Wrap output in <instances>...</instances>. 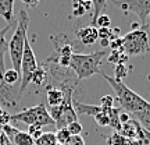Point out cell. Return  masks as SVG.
<instances>
[{
  "label": "cell",
  "mask_w": 150,
  "mask_h": 145,
  "mask_svg": "<svg viewBox=\"0 0 150 145\" xmlns=\"http://www.w3.org/2000/svg\"><path fill=\"white\" fill-rule=\"evenodd\" d=\"M76 38L82 45H86V46H91L95 42H97V28L93 27V25H86V27H82L76 31Z\"/></svg>",
  "instance_id": "obj_10"
},
{
  "label": "cell",
  "mask_w": 150,
  "mask_h": 145,
  "mask_svg": "<svg viewBox=\"0 0 150 145\" xmlns=\"http://www.w3.org/2000/svg\"><path fill=\"white\" fill-rule=\"evenodd\" d=\"M11 28V24H7L3 29H0V80L6 71V63H4V56L7 53L8 49V42L6 39V34L8 32V29Z\"/></svg>",
  "instance_id": "obj_11"
},
{
  "label": "cell",
  "mask_w": 150,
  "mask_h": 145,
  "mask_svg": "<svg viewBox=\"0 0 150 145\" xmlns=\"http://www.w3.org/2000/svg\"><path fill=\"white\" fill-rule=\"evenodd\" d=\"M54 135H56V140H57L59 145H64L67 141L70 140V137H71V134L68 133V130H67V129L57 130V131L54 133Z\"/></svg>",
  "instance_id": "obj_26"
},
{
  "label": "cell",
  "mask_w": 150,
  "mask_h": 145,
  "mask_svg": "<svg viewBox=\"0 0 150 145\" xmlns=\"http://www.w3.org/2000/svg\"><path fill=\"white\" fill-rule=\"evenodd\" d=\"M14 1L16 0H0V17L11 24L14 20Z\"/></svg>",
  "instance_id": "obj_14"
},
{
  "label": "cell",
  "mask_w": 150,
  "mask_h": 145,
  "mask_svg": "<svg viewBox=\"0 0 150 145\" xmlns=\"http://www.w3.org/2000/svg\"><path fill=\"white\" fill-rule=\"evenodd\" d=\"M118 134H121L122 137H127L129 140H139L140 134H142V127L140 124L135 120V119H131L128 123L121 124V129L120 131H117Z\"/></svg>",
  "instance_id": "obj_9"
},
{
  "label": "cell",
  "mask_w": 150,
  "mask_h": 145,
  "mask_svg": "<svg viewBox=\"0 0 150 145\" xmlns=\"http://www.w3.org/2000/svg\"><path fill=\"white\" fill-rule=\"evenodd\" d=\"M120 113L121 110L118 108H111L107 109V114H108V120H110V127L114 129V131H120L121 129V123H120Z\"/></svg>",
  "instance_id": "obj_18"
},
{
  "label": "cell",
  "mask_w": 150,
  "mask_h": 145,
  "mask_svg": "<svg viewBox=\"0 0 150 145\" xmlns=\"http://www.w3.org/2000/svg\"><path fill=\"white\" fill-rule=\"evenodd\" d=\"M92 3H86L83 0H72V13H74L75 17H81L83 16L86 11L89 10Z\"/></svg>",
  "instance_id": "obj_20"
},
{
  "label": "cell",
  "mask_w": 150,
  "mask_h": 145,
  "mask_svg": "<svg viewBox=\"0 0 150 145\" xmlns=\"http://www.w3.org/2000/svg\"><path fill=\"white\" fill-rule=\"evenodd\" d=\"M131 119H132V116H131L128 112H121V113H120V123H121V124L128 123Z\"/></svg>",
  "instance_id": "obj_34"
},
{
  "label": "cell",
  "mask_w": 150,
  "mask_h": 145,
  "mask_svg": "<svg viewBox=\"0 0 150 145\" xmlns=\"http://www.w3.org/2000/svg\"><path fill=\"white\" fill-rule=\"evenodd\" d=\"M100 74L114 89L118 102L121 105V108L124 109V112H128L129 114H132V113L139 112V110H150V102H147L145 98L138 95L135 91L129 89L122 81L115 80L114 77H110L103 71H100Z\"/></svg>",
  "instance_id": "obj_1"
},
{
  "label": "cell",
  "mask_w": 150,
  "mask_h": 145,
  "mask_svg": "<svg viewBox=\"0 0 150 145\" xmlns=\"http://www.w3.org/2000/svg\"><path fill=\"white\" fill-rule=\"evenodd\" d=\"M107 52H95V53H74L71 56L70 70L74 71L78 80H85L92 75L100 73L103 56H107Z\"/></svg>",
  "instance_id": "obj_3"
},
{
  "label": "cell",
  "mask_w": 150,
  "mask_h": 145,
  "mask_svg": "<svg viewBox=\"0 0 150 145\" xmlns=\"http://www.w3.org/2000/svg\"><path fill=\"white\" fill-rule=\"evenodd\" d=\"M114 101L115 99L111 95H106V96H103L100 99V106L103 109H111V108H114Z\"/></svg>",
  "instance_id": "obj_30"
},
{
  "label": "cell",
  "mask_w": 150,
  "mask_h": 145,
  "mask_svg": "<svg viewBox=\"0 0 150 145\" xmlns=\"http://www.w3.org/2000/svg\"><path fill=\"white\" fill-rule=\"evenodd\" d=\"M112 3L122 11L132 13L142 22V27L147 28L150 17V0H112Z\"/></svg>",
  "instance_id": "obj_7"
},
{
  "label": "cell",
  "mask_w": 150,
  "mask_h": 145,
  "mask_svg": "<svg viewBox=\"0 0 150 145\" xmlns=\"http://www.w3.org/2000/svg\"><path fill=\"white\" fill-rule=\"evenodd\" d=\"M11 121H14V123H24L27 124L28 127L29 126L43 127V126L54 124L53 119L50 117L49 110L46 109V106L43 103H39V105L32 106V108H28L20 113H16V114H11Z\"/></svg>",
  "instance_id": "obj_5"
},
{
  "label": "cell",
  "mask_w": 150,
  "mask_h": 145,
  "mask_svg": "<svg viewBox=\"0 0 150 145\" xmlns=\"http://www.w3.org/2000/svg\"><path fill=\"white\" fill-rule=\"evenodd\" d=\"M28 27H29L28 13L24 9H21L18 13L17 28L8 42V49H7L11 63H13V69L18 73L21 71V59L22 53H24V48H25V42L28 39Z\"/></svg>",
  "instance_id": "obj_2"
},
{
  "label": "cell",
  "mask_w": 150,
  "mask_h": 145,
  "mask_svg": "<svg viewBox=\"0 0 150 145\" xmlns=\"http://www.w3.org/2000/svg\"><path fill=\"white\" fill-rule=\"evenodd\" d=\"M1 81L4 84H7V85H14L18 81H21V74L18 71H16L14 69H8V70L4 71V74L1 77Z\"/></svg>",
  "instance_id": "obj_19"
},
{
  "label": "cell",
  "mask_w": 150,
  "mask_h": 145,
  "mask_svg": "<svg viewBox=\"0 0 150 145\" xmlns=\"http://www.w3.org/2000/svg\"><path fill=\"white\" fill-rule=\"evenodd\" d=\"M107 145H139V141L129 140L127 137H122L121 134H118L117 131H114L107 138Z\"/></svg>",
  "instance_id": "obj_15"
},
{
  "label": "cell",
  "mask_w": 150,
  "mask_h": 145,
  "mask_svg": "<svg viewBox=\"0 0 150 145\" xmlns=\"http://www.w3.org/2000/svg\"><path fill=\"white\" fill-rule=\"evenodd\" d=\"M129 69L127 67V64H117L114 67V78L118 81H122L127 75H128Z\"/></svg>",
  "instance_id": "obj_25"
},
{
  "label": "cell",
  "mask_w": 150,
  "mask_h": 145,
  "mask_svg": "<svg viewBox=\"0 0 150 145\" xmlns=\"http://www.w3.org/2000/svg\"><path fill=\"white\" fill-rule=\"evenodd\" d=\"M46 78H47V70L45 67H42V66H38V69L32 74V81L31 82L35 84V85H42L43 82L46 81Z\"/></svg>",
  "instance_id": "obj_21"
},
{
  "label": "cell",
  "mask_w": 150,
  "mask_h": 145,
  "mask_svg": "<svg viewBox=\"0 0 150 145\" xmlns=\"http://www.w3.org/2000/svg\"><path fill=\"white\" fill-rule=\"evenodd\" d=\"M138 141H139V145H150V133L142 129V134Z\"/></svg>",
  "instance_id": "obj_33"
},
{
  "label": "cell",
  "mask_w": 150,
  "mask_h": 145,
  "mask_svg": "<svg viewBox=\"0 0 150 145\" xmlns=\"http://www.w3.org/2000/svg\"><path fill=\"white\" fill-rule=\"evenodd\" d=\"M38 69V61H36V56L33 53L32 48H31V43L27 39L25 42V48H24V53H22V59H21V81H20V88H18V94L21 96L24 91L28 88V85L31 84L32 81V74L35 73V70Z\"/></svg>",
  "instance_id": "obj_6"
},
{
  "label": "cell",
  "mask_w": 150,
  "mask_h": 145,
  "mask_svg": "<svg viewBox=\"0 0 150 145\" xmlns=\"http://www.w3.org/2000/svg\"><path fill=\"white\" fill-rule=\"evenodd\" d=\"M95 120H96V123L99 124L100 127H108V126H110V120H108L107 109L100 112L99 114H96V116H95Z\"/></svg>",
  "instance_id": "obj_27"
},
{
  "label": "cell",
  "mask_w": 150,
  "mask_h": 145,
  "mask_svg": "<svg viewBox=\"0 0 150 145\" xmlns=\"http://www.w3.org/2000/svg\"><path fill=\"white\" fill-rule=\"evenodd\" d=\"M74 108H75V112L78 114H88V116H92V117H95L100 112L106 110L100 105H85V103L75 102V101H74Z\"/></svg>",
  "instance_id": "obj_13"
},
{
  "label": "cell",
  "mask_w": 150,
  "mask_h": 145,
  "mask_svg": "<svg viewBox=\"0 0 150 145\" xmlns=\"http://www.w3.org/2000/svg\"><path fill=\"white\" fill-rule=\"evenodd\" d=\"M64 145H85V140L82 138V135H71Z\"/></svg>",
  "instance_id": "obj_32"
},
{
  "label": "cell",
  "mask_w": 150,
  "mask_h": 145,
  "mask_svg": "<svg viewBox=\"0 0 150 145\" xmlns=\"http://www.w3.org/2000/svg\"><path fill=\"white\" fill-rule=\"evenodd\" d=\"M67 130H68V133L71 135H81L82 134V124L79 121H74V123H71L67 126Z\"/></svg>",
  "instance_id": "obj_28"
},
{
  "label": "cell",
  "mask_w": 150,
  "mask_h": 145,
  "mask_svg": "<svg viewBox=\"0 0 150 145\" xmlns=\"http://www.w3.org/2000/svg\"><path fill=\"white\" fill-rule=\"evenodd\" d=\"M131 116L140 124L142 129L150 133V110H139V112L132 113Z\"/></svg>",
  "instance_id": "obj_16"
},
{
  "label": "cell",
  "mask_w": 150,
  "mask_h": 145,
  "mask_svg": "<svg viewBox=\"0 0 150 145\" xmlns=\"http://www.w3.org/2000/svg\"><path fill=\"white\" fill-rule=\"evenodd\" d=\"M35 144L36 145H59V142L56 140L54 133H43L42 137L35 141Z\"/></svg>",
  "instance_id": "obj_22"
},
{
  "label": "cell",
  "mask_w": 150,
  "mask_h": 145,
  "mask_svg": "<svg viewBox=\"0 0 150 145\" xmlns=\"http://www.w3.org/2000/svg\"><path fill=\"white\" fill-rule=\"evenodd\" d=\"M92 4H93V16H92V22H93L97 17L100 16V13L104 10L106 0H92Z\"/></svg>",
  "instance_id": "obj_24"
},
{
  "label": "cell",
  "mask_w": 150,
  "mask_h": 145,
  "mask_svg": "<svg viewBox=\"0 0 150 145\" xmlns=\"http://www.w3.org/2000/svg\"><path fill=\"white\" fill-rule=\"evenodd\" d=\"M107 59L110 63H112L114 66H117V64H125V63L128 61L129 57L124 53L122 49H120V50H112L111 53H108Z\"/></svg>",
  "instance_id": "obj_17"
},
{
  "label": "cell",
  "mask_w": 150,
  "mask_h": 145,
  "mask_svg": "<svg viewBox=\"0 0 150 145\" xmlns=\"http://www.w3.org/2000/svg\"><path fill=\"white\" fill-rule=\"evenodd\" d=\"M6 145H13V144H11V142H10L8 140H6Z\"/></svg>",
  "instance_id": "obj_36"
},
{
  "label": "cell",
  "mask_w": 150,
  "mask_h": 145,
  "mask_svg": "<svg viewBox=\"0 0 150 145\" xmlns=\"http://www.w3.org/2000/svg\"><path fill=\"white\" fill-rule=\"evenodd\" d=\"M46 98H47L49 108H59L64 101V91L57 86L49 85L47 91H46Z\"/></svg>",
  "instance_id": "obj_12"
},
{
  "label": "cell",
  "mask_w": 150,
  "mask_h": 145,
  "mask_svg": "<svg viewBox=\"0 0 150 145\" xmlns=\"http://www.w3.org/2000/svg\"><path fill=\"white\" fill-rule=\"evenodd\" d=\"M27 133L31 135L35 141L39 140V138L42 137V134H43V133H42V127H39V126H29Z\"/></svg>",
  "instance_id": "obj_29"
},
{
  "label": "cell",
  "mask_w": 150,
  "mask_h": 145,
  "mask_svg": "<svg viewBox=\"0 0 150 145\" xmlns=\"http://www.w3.org/2000/svg\"><path fill=\"white\" fill-rule=\"evenodd\" d=\"M10 121H11V114L1 109L0 110V127H4L7 124H10Z\"/></svg>",
  "instance_id": "obj_31"
},
{
  "label": "cell",
  "mask_w": 150,
  "mask_h": 145,
  "mask_svg": "<svg viewBox=\"0 0 150 145\" xmlns=\"http://www.w3.org/2000/svg\"><path fill=\"white\" fill-rule=\"evenodd\" d=\"M91 25L96 27L97 29H99V28H110V25H111V18H110L107 14H100L95 21L92 22Z\"/></svg>",
  "instance_id": "obj_23"
},
{
  "label": "cell",
  "mask_w": 150,
  "mask_h": 145,
  "mask_svg": "<svg viewBox=\"0 0 150 145\" xmlns=\"http://www.w3.org/2000/svg\"><path fill=\"white\" fill-rule=\"evenodd\" d=\"M122 42V50L127 56H138L149 52L150 49V38L147 28H139L125 34L121 38Z\"/></svg>",
  "instance_id": "obj_4"
},
{
  "label": "cell",
  "mask_w": 150,
  "mask_h": 145,
  "mask_svg": "<svg viewBox=\"0 0 150 145\" xmlns=\"http://www.w3.org/2000/svg\"><path fill=\"white\" fill-rule=\"evenodd\" d=\"M21 1L24 3V4H27L28 7H36L40 0H21Z\"/></svg>",
  "instance_id": "obj_35"
},
{
  "label": "cell",
  "mask_w": 150,
  "mask_h": 145,
  "mask_svg": "<svg viewBox=\"0 0 150 145\" xmlns=\"http://www.w3.org/2000/svg\"><path fill=\"white\" fill-rule=\"evenodd\" d=\"M18 98L20 94L18 91H16V88H13V85H7L0 80V106L14 108Z\"/></svg>",
  "instance_id": "obj_8"
}]
</instances>
